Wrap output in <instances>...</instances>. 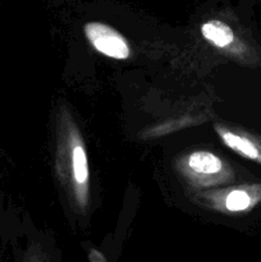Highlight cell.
<instances>
[{
	"label": "cell",
	"instance_id": "2",
	"mask_svg": "<svg viewBox=\"0 0 261 262\" xmlns=\"http://www.w3.org/2000/svg\"><path fill=\"white\" fill-rule=\"evenodd\" d=\"M181 176L194 187H211L229 183L234 171L224 160L210 151H193L177 163Z\"/></svg>",
	"mask_w": 261,
	"mask_h": 262
},
{
	"label": "cell",
	"instance_id": "6",
	"mask_svg": "<svg viewBox=\"0 0 261 262\" xmlns=\"http://www.w3.org/2000/svg\"><path fill=\"white\" fill-rule=\"evenodd\" d=\"M215 130L227 147L242 158L261 165V138L243 130L230 129L222 124L215 125Z\"/></svg>",
	"mask_w": 261,
	"mask_h": 262
},
{
	"label": "cell",
	"instance_id": "7",
	"mask_svg": "<svg viewBox=\"0 0 261 262\" xmlns=\"http://www.w3.org/2000/svg\"><path fill=\"white\" fill-rule=\"evenodd\" d=\"M89 261L90 262H107L106 257L104 256V253L95 250V248H92V250L89 251Z\"/></svg>",
	"mask_w": 261,
	"mask_h": 262
},
{
	"label": "cell",
	"instance_id": "1",
	"mask_svg": "<svg viewBox=\"0 0 261 262\" xmlns=\"http://www.w3.org/2000/svg\"><path fill=\"white\" fill-rule=\"evenodd\" d=\"M58 170L77 207L84 211L90 199L89 161L81 135L72 124L68 127L60 150L58 148Z\"/></svg>",
	"mask_w": 261,
	"mask_h": 262
},
{
	"label": "cell",
	"instance_id": "5",
	"mask_svg": "<svg viewBox=\"0 0 261 262\" xmlns=\"http://www.w3.org/2000/svg\"><path fill=\"white\" fill-rule=\"evenodd\" d=\"M201 35L205 40L222 50H229L230 54L246 61L256 60L255 53L243 41H241L229 25L220 19H209L202 23Z\"/></svg>",
	"mask_w": 261,
	"mask_h": 262
},
{
	"label": "cell",
	"instance_id": "8",
	"mask_svg": "<svg viewBox=\"0 0 261 262\" xmlns=\"http://www.w3.org/2000/svg\"><path fill=\"white\" fill-rule=\"evenodd\" d=\"M31 262H46V261H41V260H37V258H36V260H33V261H31Z\"/></svg>",
	"mask_w": 261,
	"mask_h": 262
},
{
	"label": "cell",
	"instance_id": "3",
	"mask_svg": "<svg viewBox=\"0 0 261 262\" xmlns=\"http://www.w3.org/2000/svg\"><path fill=\"white\" fill-rule=\"evenodd\" d=\"M199 199L209 209L224 214L250 212L261 202V183L241 184L219 191L206 192Z\"/></svg>",
	"mask_w": 261,
	"mask_h": 262
},
{
	"label": "cell",
	"instance_id": "4",
	"mask_svg": "<svg viewBox=\"0 0 261 262\" xmlns=\"http://www.w3.org/2000/svg\"><path fill=\"white\" fill-rule=\"evenodd\" d=\"M84 35L94 49L107 58L125 60L130 56V48L123 35L112 26L102 22L84 25Z\"/></svg>",
	"mask_w": 261,
	"mask_h": 262
}]
</instances>
